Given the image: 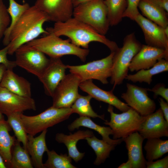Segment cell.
Returning <instances> with one entry per match:
<instances>
[{
    "mask_svg": "<svg viewBox=\"0 0 168 168\" xmlns=\"http://www.w3.org/2000/svg\"><path fill=\"white\" fill-rule=\"evenodd\" d=\"M44 13L35 5L30 7L22 14L3 38L2 42L8 45V54L12 55L22 45L49 32L43 27L48 21Z\"/></svg>",
    "mask_w": 168,
    "mask_h": 168,
    "instance_id": "obj_1",
    "label": "cell"
},
{
    "mask_svg": "<svg viewBox=\"0 0 168 168\" xmlns=\"http://www.w3.org/2000/svg\"><path fill=\"white\" fill-rule=\"evenodd\" d=\"M46 30L59 37H67L72 44L83 48L88 49L89 44L93 42L104 44L111 52H115L119 48L115 42L110 40L89 25L73 17L64 21L55 22L53 27L47 28Z\"/></svg>",
    "mask_w": 168,
    "mask_h": 168,
    "instance_id": "obj_2",
    "label": "cell"
},
{
    "mask_svg": "<svg viewBox=\"0 0 168 168\" xmlns=\"http://www.w3.org/2000/svg\"><path fill=\"white\" fill-rule=\"evenodd\" d=\"M39 50L50 58H60L66 55H73L84 62L89 50L78 47L72 44L69 39L63 40L54 34L49 33L26 44Z\"/></svg>",
    "mask_w": 168,
    "mask_h": 168,
    "instance_id": "obj_3",
    "label": "cell"
},
{
    "mask_svg": "<svg viewBox=\"0 0 168 168\" xmlns=\"http://www.w3.org/2000/svg\"><path fill=\"white\" fill-rule=\"evenodd\" d=\"M142 44L136 39L134 32L127 35L123 40V46L114 52L113 58L110 83L116 86L122 83L128 75L132 59L140 50Z\"/></svg>",
    "mask_w": 168,
    "mask_h": 168,
    "instance_id": "obj_4",
    "label": "cell"
},
{
    "mask_svg": "<svg viewBox=\"0 0 168 168\" xmlns=\"http://www.w3.org/2000/svg\"><path fill=\"white\" fill-rule=\"evenodd\" d=\"M73 16L103 35L110 26L105 0H90L74 7Z\"/></svg>",
    "mask_w": 168,
    "mask_h": 168,
    "instance_id": "obj_5",
    "label": "cell"
},
{
    "mask_svg": "<svg viewBox=\"0 0 168 168\" xmlns=\"http://www.w3.org/2000/svg\"><path fill=\"white\" fill-rule=\"evenodd\" d=\"M73 113L71 107L57 108L51 106L37 115L21 114V119L28 134L35 136L48 128L67 120Z\"/></svg>",
    "mask_w": 168,
    "mask_h": 168,
    "instance_id": "obj_6",
    "label": "cell"
},
{
    "mask_svg": "<svg viewBox=\"0 0 168 168\" xmlns=\"http://www.w3.org/2000/svg\"><path fill=\"white\" fill-rule=\"evenodd\" d=\"M113 110V106L109 105L107 111L110 114V120H106L104 124L111 128L114 139L124 138L138 131L146 117L140 115L131 108L121 114L114 113Z\"/></svg>",
    "mask_w": 168,
    "mask_h": 168,
    "instance_id": "obj_7",
    "label": "cell"
},
{
    "mask_svg": "<svg viewBox=\"0 0 168 168\" xmlns=\"http://www.w3.org/2000/svg\"><path fill=\"white\" fill-rule=\"evenodd\" d=\"M114 52L106 57L94 60L85 64L76 66L66 65L70 73L77 75L82 82L95 79L103 84L108 83V79L112 73L113 58Z\"/></svg>",
    "mask_w": 168,
    "mask_h": 168,
    "instance_id": "obj_8",
    "label": "cell"
},
{
    "mask_svg": "<svg viewBox=\"0 0 168 168\" xmlns=\"http://www.w3.org/2000/svg\"><path fill=\"white\" fill-rule=\"evenodd\" d=\"M15 61L18 66L36 76H40L49 60L42 52L25 44L15 51Z\"/></svg>",
    "mask_w": 168,
    "mask_h": 168,
    "instance_id": "obj_9",
    "label": "cell"
},
{
    "mask_svg": "<svg viewBox=\"0 0 168 168\" xmlns=\"http://www.w3.org/2000/svg\"><path fill=\"white\" fill-rule=\"evenodd\" d=\"M82 82L77 75H66L56 88L53 95L52 106L57 108L71 107L80 96L78 89Z\"/></svg>",
    "mask_w": 168,
    "mask_h": 168,
    "instance_id": "obj_10",
    "label": "cell"
},
{
    "mask_svg": "<svg viewBox=\"0 0 168 168\" xmlns=\"http://www.w3.org/2000/svg\"><path fill=\"white\" fill-rule=\"evenodd\" d=\"M127 90L122 94L121 98L130 108L140 115L146 116L154 112L156 109L154 101L148 96L147 88L129 83Z\"/></svg>",
    "mask_w": 168,
    "mask_h": 168,
    "instance_id": "obj_11",
    "label": "cell"
},
{
    "mask_svg": "<svg viewBox=\"0 0 168 168\" xmlns=\"http://www.w3.org/2000/svg\"><path fill=\"white\" fill-rule=\"evenodd\" d=\"M34 100L13 93L0 86V112L7 116L27 110H36Z\"/></svg>",
    "mask_w": 168,
    "mask_h": 168,
    "instance_id": "obj_12",
    "label": "cell"
},
{
    "mask_svg": "<svg viewBox=\"0 0 168 168\" xmlns=\"http://www.w3.org/2000/svg\"><path fill=\"white\" fill-rule=\"evenodd\" d=\"M35 5L44 13L49 21H64L73 16V0H36Z\"/></svg>",
    "mask_w": 168,
    "mask_h": 168,
    "instance_id": "obj_13",
    "label": "cell"
},
{
    "mask_svg": "<svg viewBox=\"0 0 168 168\" xmlns=\"http://www.w3.org/2000/svg\"><path fill=\"white\" fill-rule=\"evenodd\" d=\"M134 21L142 30L147 45L168 51V37L165 34L163 28L140 13Z\"/></svg>",
    "mask_w": 168,
    "mask_h": 168,
    "instance_id": "obj_14",
    "label": "cell"
},
{
    "mask_svg": "<svg viewBox=\"0 0 168 168\" xmlns=\"http://www.w3.org/2000/svg\"><path fill=\"white\" fill-rule=\"evenodd\" d=\"M67 69L66 65L60 58H50L47 65L38 78L46 95L52 97L57 86L66 75Z\"/></svg>",
    "mask_w": 168,
    "mask_h": 168,
    "instance_id": "obj_15",
    "label": "cell"
},
{
    "mask_svg": "<svg viewBox=\"0 0 168 168\" xmlns=\"http://www.w3.org/2000/svg\"><path fill=\"white\" fill-rule=\"evenodd\" d=\"M168 60V51L147 45L142 44L141 47L132 60L129 67L131 72L148 69L159 60Z\"/></svg>",
    "mask_w": 168,
    "mask_h": 168,
    "instance_id": "obj_16",
    "label": "cell"
},
{
    "mask_svg": "<svg viewBox=\"0 0 168 168\" xmlns=\"http://www.w3.org/2000/svg\"><path fill=\"white\" fill-rule=\"evenodd\" d=\"M138 132L145 139L168 137V122L160 108L146 116Z\"/></svg>",
    "mask_w": 168,
    "mask_h": 168,
    "instance_id": "obj_17",
    "label": "cell"
},
{
    "mask_svg": "<svg viewBox=\"0 0 168 168\" xmlns=\"http://www.w3.org/2000/svg\"><path fill=\"white\" fill-rule=\"evenodd\" d=\"M79 87L92 98L111 105L122 112L126 111L130 108L114 95L113 90L107 91L102 89L93 83L92 80L82 82Z\"/></svg>",
    "mask_w": 168,
    "mask_h": 168,
    "instance_id": "obj_18",
    "label": "cell"
},
{
    "mask_svg": "<svg viewBox=\"0 0 168 168\" xmlns=\"http://www.w3.org/2000/svg\"><path fill=\"white\" fill-rule=\"evenodd\" d=\"M128 151V159L132 168H146V160L142 151V143L145 139L138 132H135L123 138Z\"/></svg>",
    "mask_w": 168,
    "mask_h": 168,
    "instance_id": "obj_19",
    "label": "cell"
},
{
    "mask_svg": "<svg viewBox=\"0 0 168 168\" xmlns=\"http://www.w3.org/2000/svg\"><path fill=\"white\" fill-rule=\"evenodd\" d=\"M0 86L19 95L31 97L30 83L23 77L16 74L13 70L6 69L0 83Z\"/></svg>",
    "mask_w": 168,
    "mask_h": 168,
    "instance_id": "obj_20",
    "label": "cell"
},
{
    "mask_svg": "<svg viewBox=\"0 0 168 168\" xmlns=\"http://www.w3.org/2000/svg\"><path fill=\"white\" fill-rule=\"evenodd\" d=\"M93 135V133L90 130H79L69 135L62 133H57L55 139L58 143H63L66 146L68 155L76 162H77L83 157L85 153L81 152L78 150L77 147V142L80 140L85 139Z\"/></svg>",
    "mask_w": 168,
    "mask_h": 168,
    "instance_id": "obj_21",
    "label": "cell"
},
{
    "mask_svg": "<svg viewBox=\"0 0 168 168\" xmlns=\"http://www.w3.org/2000/svg\"><path fill=\"white\" fill-rule=\"evenodd\" d=\"M47 132V129H45L36 137L29 134L27 135V150L31 156L33 167L36 168H45L42 158L44 153L49 150L45 139Z\"/></svg>",
    "mask_w": 168,
    "mask_h": 168,
    "instance_id": "obj_22",
    "label": "cell"
},
{
    "mask_svg": "<svg viewBox=\"0 0 168 168\" xmlns=\"http://www.w3.org/2000/svg\"><path fill=\"white\" fill-rule=\"evenodd\" d=\"M81 127L87 128L96 131L101 135L103 140L110 144L117 145L120 144L123 141L122 138L111 139L110 136L113 135V133L110 127L100 126L93 122L90 118L87 117L80 116L77 118L68 125V128L72 131Z\"/></svg>",
    "mask_w": 168,
    "mask_h": 168,
    "instance_id": "obj_23",
    "label": "cell"
},
{
    "mask_svg": "<svg viewBox=\"0 0 168 168\" xmlns=\"http://www.w3.org/2000/svg\"><path fill=\"white\" fill-rule=\"evenodd\" d=\"M138 7L147 18L163 28L168 26V12L151 0H141Z\"/></svg>",
    "mask_w": 168,
    "mask_h": 168,
    "instance_id": "obj_24",
    "label": "cell"
},
{
    "mask_svg": "<svg viewBox=\"0 0 168 168\" xmlns=\"http://www.w3.org/2000/svg\"><path fill=\"white\" fill-rule=\"evenodd\" d=\"M168 71V60L162 58L149 69H142L135 74H128L125 79L133 83L145 82L150 85L154 75Z\"/></svg>",
    "mask_w": 168,
    "mask_h": 168,
    "instance_id": "obj_25",
    "label": "cell"
},
{
    "mask_svg": "<svg viewBox=\"0 0 168 168\" xmlns=\"http://www.w3.org/2000/svg\"><path fill=\"white\" fill-rule=\"evenodd\" d=\"M12 129L5 119L0 120V155L9 167L12 156V150L16 140L9 132Z\"/></svg>",
    "mask_w": 168,
    "mask_h": 168,
    "instance_id": "obj_26",
    "label": "cell"
},
{
    "mask_svg": "<svg viewBox=\"0 0 168 168\" xmlns=\"http://www.w3.org/2000/svg\"><path fill=\"white\" fill-rule=\"evenodd\" d=\"M85 139L94 151L96 155L94 165H99L104 163L110 157L111 152L115 149V145L111 144L102 139H99L93 135Z\"/></svg>",
    "mask_w": 168,
    "mask_h": 168,
    "instance_id": "obj_27",
    "label": "cell"
},
{
    "mask_svg": "<svg viewBox=\"0 0 168 168\" xmlns=\"http://www.w3.org/2000/svg\"><path fill=\"white\" fill-rule=\"evenodd\" d=\"M144 148L147 161H153L168 152V140H163L159 138L148 139Z\"/></svg>",
    "mask_w": 168,
    "mask_h": 168,
    "instance_id": "obj_28",
    "label": "cell"
},
{
    "mask_svg": "<svg viewBox=\"0 0 168 168\" xmlns=\"http://www.w3.org/2000/svg\"><path fill=\"white\" fill-rule=\"evenodd\" d=\"M9 167L11 168H33L31 158L27 150L22 147L20 142L16 140L12 150Z\"/></svg>",
    "mask_w": 168,
    "mask_h": 168,
    "instance_id": "obj_29",
    "label": "cell"
},
{
    "mask_svg": "<svg viewBox=\"0 0 168 168\" xmlns=\"http://www.w3.org/2000/svg\"><path fill=\"white\" fill-rule=\"evenodd\" d=\"M111 26L117 25L122 20L127 5V0H105Z\"/></svg>",
    "mask_w": 168,
    "mask_h": 168,
    "instance_id": "obj_30",
    "label": "cell"
},
{
    "mask_svg": "<svg viewBox=\"0 0 168 168\" xmlns=\"http://www.w3.org/2000/svg\"><path fill=\"white\" fill-rule=\"evenodd\" d=\"M92 98L88 95L86 96L80 95L71 107L73 113L78 114L80 116L98 118L105 121L104 115H99L93 110L90 104Z\"/></svg>",
    "mask_w": 168,
    "mask_h": 168,
    "instance_id": "obj_31",
    "label": "cell"
},
{
    "mask_svg": "<svg viewBox=\"0 0 168 168\" xmlns=\"http://www.w3.org/2000/svg\"><path fill=\"white\" fill-rule=\"evenodd\" d=\"M21 113H15L7 116V121L13 130L16 140L21 142L23 147L27 150L28 134L21 119Z\"/></svg>",
    "mask_w": 168,
    "mask_h": 168,
    "instance_id": "obj_32",
    "label": "cell"
},
{
    "mask_svg": "<svg viewBox=\"0 0 168 168\" xmlns=\"http://www.w3.org/2000/svg\"><path fill=\"white\" fill-rule=\"evenodd\" d=\"M48 159L44 164L45 168H76L71 163L72 158L66 154H57L54 150L46 152Z\"/></svg>",
    "mask_w": 168,
    "mask_h": 168,
    "instance_id": "obj_33",
    "label": "cell"
},
{
    "mask_svg": "<svg viewBox=\"0 0 168 168\" xmlns=\"http://www.w3.org/2000/svg\"><path fill=\"white\" fill-rule=\"evenodd\" d=\"M9 6L7 10L11 17V24L5 33L3 38L6 37L9 32L22 14L30 7L28 3L19 4L15 0H8Z\"/></svg>",
    "mask_w": 168,
    "mask_h": 168,
    "instance_id": "obj_34",
    "label": "cell"
},
{
    "mask_svg": "<svg viewBox=\"0 0 168 168\" xmlns=\"http://www.w3.org/2000/svg\"><path fill=\"white\" fill-rule=\"evenodd\" d=\"M11 22L10 16L2 0H0V41Z\"/></svg>",
    "mask_w": 168,
    "mask_h": 168,
    "instance_id": "obj_35",
    "label": "cell"
},
{
    "mask_svg": "<svg viewBox=\"0 0 168 168\" xmlns=\"http://www.w3.org/2000/svg\"><path fill=\"white\" fill-rule=\"evenodd\" d=\"M141 0H127V8L123 15V18L127 17L134 21L140 13L138 6Z\"/></svg>",
    "mask_w": 168,
    "mask_h": 168,
    "instance_id": "obj_36",
    "label": "cell"
},
{
    "mask_svg": "<svg viewBox=\"0 0 168 168\" xmlns=\"http://www.w3.org/2000/svg\"><path fill=\"white\" fill-rule=\"evenodd\" d=\"M148 91L154 93L153 97L156 98L158 96H161L168 102V88L165 87L164 84L159 83L156 85L152 89L147 88Z\"/></svg>",
    "mask_w": 168,
    "mask_h": 168,
    "instance_id": "obj_37",
    "label": "cell"
},
{
    "mask_svg": "<svg viewBox=\"0 0 168 168\" xmlns=\"http://www.w3.org/2000/svg\"><path fill=\"white\" fill-rule=\"evenodd\" d=\"M8 45H7L3 49H0V64H3L7 69L13 70L17 66L14 61L9 60L7 58Z\"/></svg>",
    "mask_w": 168,
    "mask_h": 168,
    "instance_id": "obj_38",
    "label": "cell"
},
{
    "mask_svg": "<svg viewBox=\"0 0 168 168\" xmlns=\"http://www.w3.org/2000/svg\"><path fill=\"white\" fill-rule=\"evenodd\" d=\"M147 168H168V156L156 161H147L146 163Z\"/></svg>",
    "mask_w": 168,
    "mask_h": 168,
    "instance_id": "obj_39",
    "label": "cell"
},
{
    "mask_svg": "<svg viewBox=\"0 0 168 168\" xmlns=\"http://www.w3.org/2000/svg\"><path fill=\"white\" fill-rule=\"evenodd\" d=\"M159 102L160 108L163 114L164 118L168 122V102L161 97L159 98Z\"/></svg>",
    "mask_w": 168,
    "mask_h": 168,
    "instance_id": "obj_40",
    "label": "cell"
},
{
    "mask_svg": "<svg viewBox=\"0 0 168 168\" xmlns=\"http://www.w3.org/2000/svg\"><path fill=\"white\" fill-rule=\"evenodd\" d=\"M168 12V0H151Z\"/></svg>",
    "mask_w": 168,
    "mask_h": 168,
    "instance_id": "obj_41",
    "label": "cell"
},
{
    "mask_svg": "<svg viewBox=\"0 0 168 168\" xmlns=\"http://www.w3.org/2000/svg\"><path fill=\"white\" fill-rule=\"evenodd\" d=\"M118 168H132V163L131 161L128 159L127 162L121 164Z\"/></svg>",
    "mask_w": 168,
    "mask_h": 168,
    "instance_id": "obj_42",
    "label": "cell"
},
{
    "mask_svg": "<svg viewBox=\"0 0 168 168\" xmlns=\"http://www.w3.org/2000/svg\"><path fill=\"white\" fill-rule=\"evenodd\" d=\"M5 66L3 64H0V83L2 78L4 74L7 69Z\"/></svg>",
    "mask_w": 168,
    "mask_h": 168,
    "instance_id": "obj_43",
    "label": "cell"
},
{
    "mask_svg": "<svg viewBox=\"0 0 168 168\" xmlns=\"http://www.w3.org/2000/svg\"><path fill=\"white\" fill-rule=\"evenodd\" d=\"M90 0H73V2L74 7L86 2Z\"/></svg>",
    "mask_w": 168,
    "mask_h": 168,
    "instance_id": "obj_44",
    "label": "cell"
},
{
    "mask_svg": "<svg viewBox=\"0 0 168 168\" xmlns=\"http://www.w3.org/2000/svg\"><path fill=\"white\" fill-rule=\"evenodd\" d=\"M7 167L3 158L0 155V168H7Z\"/></svg>",
    "mask_w": 168,
    "mask_h": 168,
    "instance_id": "obj_45",
    "label": "cell"
},
{
    "mask_svg": "<svg viewBox=\"0 0 168 168\" xmlns=\"http://www.w3.org/2000/svg\"><path fill=\"white\" fill-rule=\"evenodd\" d=\"M164 31L165 35L168 37V26L163 28Z\"/></svg>",
    "mask_w": 168,
    "mask_h": 168,
    "instance_id": "obj_46",
    "label": "cell"
},
{
    "mask_svg": "<svg viewBox=\"0 0 168 168\" xmlns=\"http://www.w3.org/2000/svg\"><path fill=\"white\" fill-rule=\"evenodd\" d=\"M4 119L3 114L0 112V120Z\"/></svg>",
    "mask_w": 168,
    "mask_h": 168,
    "instance_id": "obj_47",
    "label": "cell"
}]
</instances>
